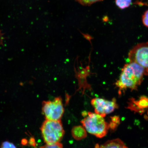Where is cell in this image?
<instances>
[{
	"mask_svg": "<svg viewBox=\"0 0 148 148\" xmlns=\"http://www.w3.org/2000/svg\"><path fill=\"white\" fill-rule=\"evenodd\" d=\"M1 148H16L14 144L9 142H5L2 144Z\"/></svg>",
	"mask_w": 148,
	"mask_h": 148,
	"instance_id": "obj_14",
	"label": "cell"
},
{
	"mask_svg": "<svg viewBox=\"0 0 148 148\" xmlns=\"http://www.w3.org/2000/svg\"><path fill=\"white\" fill-rule=\"evenodd\" d=\"M129 62H134L148 69V42L137 44L130 51Z\"/></svg>",
	"mask_w": 148,
	"mask_h": 148,
	"instance_id": "obj_5",
	"label": "cell"
},
{
	"mask_svg": "<svg viewBox=\"0 0 148 148\" xmlns=\"http://www.w3.org/2000/svg\"><path fill=\"white\" fill-rule=\"evenodd\" d=\"M148 108V97L142 96L138 100L134 99L130 100L127 108L138 112H143Z\"/></svg>",
	"mask_w": 148,
	"mask_h": 148,
	"instance_id": "obj_7",
	"label": "cell"
},
{
	"mask_svg": "<svg viewBox=\"0 0 148 148\" xmlns=\"http://www.w3.org/2000/svg\"><path fill=\"white\" fill-rule=\"evenodd\" d=\"M40 130L44 142L48 144L60 143L65 133L61 120H46L42 124Z\"/></svg>",
	"mask_w": 148,
	"mask_h": 148,
	"instance_id": "obj_3",
	"label": "cell"
},
{
	"mask_svg": "<svg viewBox=\"0 0 148 148\" xmlns=\"http://www.w3.org/2000/svg\"><path fill=\"white\" fill-rule=\"evenodd\" d=\"M132 0H116L115 3L118 8L122 9L128 8L131 4Z\"/></svg>",
	"mask_w": 148,
	"mask_h": 148,
	"instance_id": "obj_10",
	"label": "cell"
},
{
	"mask_svg": "<svg viewBox=\"0 0 148 148\" xmlns=\"http://www.w3.org/2000/svg\"><path fill=\"white\" fill-rule=\"evenodd\" d=\"M145 73V69L136 63L129 62L125 64L115 83L119 95H121L127 90H137L143 81Z\"/></svg>",
	"mask_w": 148,
	"mask_h": 148,
	"instance_id": "obj_1",
	"label": "cell"
},
{
	"mask_svg": "<svg viewBox=\"0 0 148 148\" xmlns=\"http://www.w3.org/2000/svg\"><path fill=\"white\" fill-rule=\"evenodd\" d=\"M97 148H128L119 138L108 140Z\"/></svg>",
	"mask_w": 148,
	"mask_h": 148,
	"instance_id": "obj_8",
	"label": "cell"
},
{
	"mask_svg": "<svg viewBox=\"0 0 148 148\" xmlns=\"http://www.w3.org/2000/svg\"><path fill=\"white\" fill-rule=\"evenodd\" d=\"M145 75H148V69L145 70Z\"/></svg>",
	"mask_w": 148,
	"mask_h": 148,
	"instance_id": "obj_16",
	"label": "cell"
},
{
	"mask_svg": "<svg viewBox=\"0 0 148 148\" xmlns=\"http://www.w3.org/2000/svg\"><path fill=\"white\" fill-rule=\"evenodd\" d=\"M142 20L143 25L148 27V10L144 12L142 16Z\"/></svg>",
	"mask_w": 148,
	"mask_h": 148,
	"instance_id": "obj_13",
	"label": "cell"
},
{
	"mask_svg": "<svg viewBox=\"0 0 148 148\" xmlns=\"http://www.w3.org/2000/svg\"><path fill=\"white\" fill-rule=\"evenodd\" d=\"M82 115L81 123L88 132L99 138L106 136L110 127L104 118L91 112H83Z\"/></svg>",
	"mask_w": 148,
	"mask_h": 148,
	"instance_id": "obj_2",
	"label": "cell"
},
{
	"mask_svg": "<svg viewBox=\"0 0 148 148\" xmlns=\"http://www.w3.org/2000/svg\"><path fill=\"white\" fill-rule=\"evenodd\" d=\"M40 148H63V145L60 143L51 144H46Z\"/></svg>",
	"mask_w": 148,
	"mask_h": 148,
	"instance_id": "obj_12",
	"label": "cell"
},
{
	"mask_svg": "<svg viewBox=\"0 0 148 148\" xmlns=\"http://www.w3.org/2000/svg\"><path fill=\"white\" fill-rule=\"evenodd\" d=\"M86 131L83 126H76L72 129V136L76 140H82L86 137Z\"/></svg>",
	"mask_w": 148,
	"mask_h": 148,
	"instance_id": "obj_9",
	"label": "cell"
},
{
	"mask_svg": "<svg viewBox=\"0 0 148 148\" xmlns=\"http://www.w3.org/2000/svg\"><path fill=\"white\" fill-rule=\"evenodd\" d=\"M79 4L85 6L91 5L93 3L103 1V0H75Z\"/></svg>",
	"mask_w": 148,
	"mask_h": 148,
	"instance_id": "obj_11",
	"label": "cell"
},
{
	"mask_svg": "<svg viewBox=\"0 0 148 148\" xmlns=\"http://www.w3.org/2000/svg\"><path fill=\"white\" fill-rule=\"evenodd\" d=\"M90 103L94 107L95 113L103 118L118 108L114 99L112 101H108L101 98H94L92 99Z\"/></svg>",
	"mask_w": 148,
	"mask_h": 148,
	"instance_id": "obj_6",
	"label": "cell"
},
{
	"mask_svg": "<svg viewBox=\"0 0 148 148\" xmlns=\"http://www.w3.org/2000/svg\"><path fill=\"white\" fill-rule=\"evenodd\" d=\"M42 110L46 120H61L64 112L62 98L57 97L52 101H44Z\"/></svg>",
	"mask_w": 148,
	"mask_h": 148,
	"instance_id": "obj_4",
	"label": "cell"
},
{
	"mask_svg": "<svg viewBox=\"0 0 148 148\" xmlns=\"http://www.w3.org/2000/svg\"><path fill=\"white\" fill-rule=\"evenodd\" d=\"M5 34V33H2L1 31L0 30V45H2L3 46H5L3 43V40L5 39V38L3 37V35Z\"/></svg>",
	"mask_w": 148,
	"mask_h": 148,
	"instance_id": "obj_15",
	"label": "cell"
}]
</instances>
